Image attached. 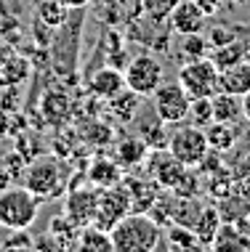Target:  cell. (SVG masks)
Masks as SVG:
<instances>
[{
    "label": "cell",
    "instance_id": "1",
    "mask_svg": "<svg viewBox=\"0 0 250 252\" xmlns=\"http://www.w3.org/2000/svg\"><path fill=\"white\" fill-rule=\"evenodd\" d=\"M114 252H152L160 244V223L146 213H128L109 228Z\"/></svg>",
    "mask_w": 250,
    "mask_h": 252
},
{
    "label": "cell",
    "instance_id": "2",
    "mask_svg": "<svg viewBox=\"0 0 250 252\" xmlns=\"http://www.w3.org/2000/svg\"><path fill=\"white\" fill-rule=\"evenodd\" d=\"M40 202L24 183L19 186H5L0 189V228L5 231H22L30 228L37 220L40 213Z\"/></svg>",
    "mask_w": 250,
    "mask_h": 252
},
{
    "label": "cell",
    "instance_id": "3",
    "mask_svg": "<svg viewBox=\"0 0 250 252\" xmlns=\"http://www.w3.org/2000/svg\"><path fill=\"white\" fill-rule=\"evenodd\" d=\"M24 186L30 189L40 202L56 199L67 186V167L59 159H53V157L35 159L24 170Z\"/></svg>",
    "mask_w": 250,
    "mask_h": 252
},
{
    "label": "cell",
    "instance_id": "4",
    "mask_svg": "<svg viewBox=\"0 0 250 252\" xmlns=\"http://www.w3.org/2000/svg\"><path fill=\"white\" fill-rule=\"evenodd\" d=\"M179 85L186 91L189 98H211L218 91V69L208 56L189 59L179 69Z\"/></svg>",
    "mask_w": 250,
    "mask_h": 252
},
{
    "label": "cell",
    "instance_id": "5",
    "mask_svg": "<svg viewBox=\"0 0 250 252\" xmlns=\"http://www.w3.org/2000/svg\"><path fill=\"white\" fill-rule=\"evenodd\" d=\"M208 135H205V127H197V125H181L168 135V152H171L179 162H184L186 167H197L202 162V157L208 154Z\"/></svg>",
    "mask_w": 250,
    "mask_h": 252
},
{
    "label": "cell",
    "instance_id": "6",
    "mask_svg": "<svg viewBox=\"0 0 250 252\" xmlns=\"http://www.w3.org/2000/svg\"><path fill=\"white\" fill-rule=\"evenodd\" d=\"M165 80V69L152 53H141L131 59L125 66V88H131L139 96H152Z\"/></svg>",
    "mask_w": 250,
    "mask_h": 252
},
{
    "label": "cell",
    "instance_id": "7",
    "mask_svg": "<svg viewBox=\"0 0 250 252\" xmlns=\"http://www.w3.org/2000/svg\"><path fill=\"white\" fill-rule=\"evenodd\" d=\"M189 104H192V98H189L186 91L179 85V80H176V83H165L163 80V85L152 93V112L157 114L165 125H179V122H184L189 117Z\"/></svg>",
    "mask_w": 250,
    "mask_h": 252
},
{
    "label": "cell",
    "instance_id": "8",
    "mask_svg": "<svg viewBox=\"0 0 250 252\" xmlns=\"http://www.w3.org/2000/svg\"><path fill=\"white\" fill-rule=\"evenodd\" d=\"M128 213H133L131 207V196H128V189L123 183L109 189H99V207H96V226L109 231L120 218H125Z\"/></svg>",
    "mask_w": 250,
    "mask_h": 252
},
{
    "label": "cell",
    "instance_id": "9",
    "mask_svg": "<svg viewBox=\"0 0 250 252\" xmlns=\"http://www.w3.org/2000/svg\"><path fill=\"white\" fill-rule=\"evenodd\" d=\"M96 207H99V189L93 186H80L72 189L64 199V215L75 223L77 228L91 226L96 220Z\"/></svg>",
    "mask_w": 250,
    "mask_h": 252
},
{
    "label": "cell",
    "instance_id": "10",
    "mask_svg": "<svg viewBox=\"0 0 250 252\" xmlns=\"http://www.w3.org/2000/svg\"><path fill=\"white\" fill-rule=\"evenodd\" d=\"M149 178L157 183L163 191H173L179 186V181L186 175V165L179 162L176 157L168 152V149H152V157H149Z\"/></svg>",
    "mask_w": 250,
    "mask_h": 252
},
{
    "label": "cell",
    "instance_id": "11",
    "mask_svg": "<svg viewBox=\"0 0 250 252\" xmlns=\"http://www.w3.org/2000/svg\"><path fill=\"white\" fill-rule=\"evenodd\" d=\"M168 24H171L176 35H194V32L205 30L208 16L194 0H179L176 8L171 11V16H168Z\"/></svg>",
    "mask_w": 250,
    "mask_h": 252
},
{
    "label": "cell",
    "instance_id": "12",
    "mask_svg": "<svg viewBox=\"0 0 250 252\" xmlns=\"http://www.w3.org/2000/svg\"><path fill=\"white\" fill-rule=\"evenodd\" d=\"M96 5V13L104 24L120 27V24H131L139 13H144L141 0H91Z\"/></svg>",
    "mask_w": 250,
    "mask_h": 252
},
{
    "label": "cell",
    "instance_id": "13",
    "mask_svg": "<svg viewBox=\"0 0 250 252\" xmlns=\"http://www.w3.org/2000/svg\"><path fill=\"white\" fill-rule=\"evenodd\" d=\"M123 88H125V74L120 72L117 66H112V64L104 66V69H99V72L91 77V83H88L91 96L104 98V101H109L112 96H117Z\"/></svg>",
    "mask_w": 250,
    "mask_h": 252
},
{
    "label": "cell",
    "instance_id": "14",
    "mask_svg": "<svg viewBox=\"0 0 250 252\" xmlns=\"http://www.w3.org/2000/svg\"><path fill=\"white\" fill-rule=\"evenodd\" d=\"M88 181L96 189H109L123 183V167L114 157H96L88 167Z\"/></svg>",
    "mask_w": 250,
    "mask_h": 252
},
{
    "label": "cell",
    "instance_id": "15",
    "mask_svg": "<svg viewBox=\"0 0 250 252\" xmlns=\"http://www.w3.org/2000/svg\"><path fill=\"white\" fill-rule=\"evenodd\" d=\"M218 91L232 96H245L250 91V61H240L234 66L218 69Z\"/></svg>",
    "mask_w": 250,
    "mask_h": 252
},
{
    "label": "cell",
    "instance_id": "16",
    "mask_svg": "<svg viewBox=\"0 0 250 252\" xmlns=\"http://www.w3.org/2000/svg\"><path fill=\"white\" fill-rule=\"evenodd\" d=\"M123 186L128 189L133 213H146V210H152V204L157 202V196H160V186L154 181H139V178L125 181L123 178Z\"/></svg>",
    "mask_w": 250,
    "mask_h": 252
},
{
    "label": "cell",
    "instance_id": "17",
    "mask_svg": "<svg viewBox=\"0 0 250 252\" xmlns=\"http://www.w3.org/2000/svg\"><path fill=\"white\" fill-rule=\"evenodd\" d=\"M146 152H149V146L144 144L141 135H128V138L117 141V146H114V159L120 162L123 170H131V167H136L144 162Z\"/></svg>",
    "mask_w": 250,
    "mask_h": 252
},
{
    "label": "cell",
    "instance_id": "18",
    "mask_svg": "<svg viewBox=\"0 0 250 252\" xmlns=\"http://www.w3.org/2000/svg\"><path fill=\"white\" fill-rule=\"evenodd\" d=\"M213 104V120L215 122H234L237 125L242 117V96H232V93H221L215 91L211 96Z\"/></svg>",
    "mask_w": 250,
    "mask_h": 252
},
{
    "label": "cell",
    "instance_id": "19",
    "mask_svg": "<svg viewBox=\"0 0 250 252\" xmlns=\"http://www.w3.org/2000/svg\"><path fill=\"white\" fill-rule=\"evenodd\" d=\"M77 250H83V252H114L109 231L99 228L96 223L83 226L80 228V236H77Z\"/></svg>",
    "mask_w": 250,
    "mask_h": 252
},
{
    "label": "cell",
    "instance_id": "20",
    "mask_svg": "<svg viewBox=\"0 0 250 252\" xmlns=\"http://www.w3.org/2000/svg\"><path fill=\"white\" fill-rule=\"evenodd\" d=\"M205 135H208V144H211V149H215V152L224 154L226 149H232L234 144H237V125L234 122H211V125H205Z\"/></svg>",
    "mask_w": 250,
    "mask_h": 252
},
{
    "label": "cell",
    "instance_id": "21",
    "mask_svg": "<svg viewBox=\"0 0 250 252\" xmlns=\"http://www.w3.org/2000/svg\"><path fill=\"white\" fill-rule=\"evenodd\" d=\"M218 228H221V218L218 213H215L213 207H202V213L197 218V223H194V234H197V242H200V247H211L213 239H215V234H218Z\"/></svg>",
    "mask_w": 250,
    "mask_h": 252
},
{
    "label": "cell",
    "instance_id": "22",
    "mask_svg": "<svg viewBox=\"0 0 250 252\" xmlns=\"http://www.w3.org/2000/svg\"><path fill=\"white\" fill-rule=\"evenodd\" d=\"M215 64V69H226V66H234L245 59V40H232V43L221 45V48H213V53L208 56Z\"/></svg>",
    "mask_w": 250,
    "mask_h": 252
},
{
    "label": "cell",
    "instance_id": "23",
    "mask_svg": "<svg viewBox=\"0 0 250 252\" xmlns=\"http://www.w3.org/2000/svg\"><path fill=\"white\" fill-rule=\"evenodd\" d=\"M48 234L59 242V247H77L80 228L62 213V215H56V218H53V220L48 223Z\"/></svg>",
    "mask_w": 250,
    "mask_h": 252
},
{
    "label": "cell",
    "instance_id": "24",
    "mask_svg": "<svg viewBox=\"0 0 250 252\" xmlns=\"http://www.w3.org/2000/svg\"><path fill=\"white\" fill-rule=\"evenodd\" d=\"M109 101H112V112L120 117V122H131L139 114V93H133L131 88H123Z\"/></svg>",
    "mask_w": 250,
    "mask_h": 252
},
{
    "label": "cell",
    "instance_id": "25",
    "mask_svg": "<svg viewBox=\"0 0 250 252\" xmlns=\"http://www.w3.org/2000/svg\"><path fill=\"white\" fill-rule=\"evenodd\" d=\"M67 11H70V8H67L62 0H35V19L51 24L53 30H56V27H62Z\"/></svg>",
    "mask_w": 250,
    "mask_h": 252
},
{
    "label": "cell",
    "instance_id": "26",
    "mask_svg": "<svg viewBox=\"0 0 250 252\" xmlns=\"http://www.w3.org/2000/svg\"><path fill=\"white\" fill-rule=\"evenodd\" d=\"M27 77H30V61L22 59V56H11L3 66H0V80H3V85H19V83H24Z\"/></svg>",
    "mask_w": 250,
    "mask_h": 252
},
{
    "label": "cell",
    "instance_id": "27",
    "mask_svg": "<svg viewBox=\"0 0 250 252\" xmlns=\"http://www.w3.org/2000/svg\"><path fill=\"white\" fill-rule=\"evenodd\" d=\"M165 234H168V244H171L173 250H197V247H200L197 234H194L192 228H186V226L171 223Z\"/></svg>",
    "mask_w": 250,
    "mask_h": 252
},
{
    "label": "cell",
    "instance_id": "28",
    "mask_svg": "<svg viewBox=\"0 0 250 252\" xmlns=\"http://www.w3.org/2000/svg\"><path fill=\"white\" fill-rule=\"evenodd\" d=\"M141 138H144V144L149 149H168V135H165V122L154 114L152 122H146L144 127H141Z\"/></svg>",
    "mask_w": 250,
    "mask_h": 252
},
{
    "label": "cell",
    "instance_id": "29",
    "mask_svg": "<svg viewBox=\"0 0 250 252\" xmlns=\"http://www.w3.org/2000/svg\"><path fill=\"white\" fill-rule=\"evenodd\" d=\"M181 37V53H184V59H202L208 56V40L202 32H194V35H179Z\"/></svg>",
    "mask_w": 250,
    "mask_h": 252
},
{
    "label": "cell",
    "instance_id": "30",
    "mask_svg": "<svg viewBox=\"0 0 250 252\" xmlns=\"http://www.w3.org/2000/svg\"><path fill=\"white\" fill-rule=\"evenodd\" d=\"M186 120L192 122V125H197V127L211 125V122H213V104H211V98H192Z\"/></svg>",
    "mask_w": 250,
    "mask_h": 252
},
{
    "label": "cell",
    "instance_id": "31",
    "mask_svg": "<svg viewBox=\"0 0 250 252\" xmlns=\"http://www.w3.org/2000/svg\"><path fill=\"white\" fill-rule=\"evenodd\" d=\"M176 3H179V0H141L146 16L165 19V22H168V16H171V11L176 8Z\"/></svg>",
    "mask_w": 250,
    "mask_h": 252
},
{
    "label": "cell",
    "instance_id": "32",
    "mask_svg": "<svg viewBox=\"0 0 250 252\" xmlns=\"http://www.w3.org/2000/svg\"><path fill=\"white\" fill-rule=\"evenodd\" d=\"M208 45H211V51L213 48H221V45H226V43H232V40H237V35H234V30H229V27H221V24H215L208 30Z\"/></svg>",
    "mask_w": 250,
    "mask_h": 252
},
{
    "label": "cell",
    "instance_id": "33",
    "mask_svg": "<svg viewBox=\"0 0 250 252\" xmlns=\"http://www.w3.org/2000/svg\"><path fill=\"white\" fill-rule=\"evenodd\" d=\"M32 242L35 239H30L27 228H22V231H11V236L3 242V247L5 250H32Z\"/></svg>",
    "mask_w": 250,
    "mask_h": 252
},
{
    "label": "cell",
    "instance_id": "34",
    "mask_svg": "<svg viewBox=\"0 0 250 252\" xmlns=\"http://www.w3.org/2000/svg\"><path fill=\"white\" fill-rule=\"evenodd\" d=\"M194 3H197L200 8L205 11V16H208V19H213L215 13L221 11V0H194Z\"/></svg>",
    "mask_w": 250,
    "mask_h": 252
},
{
    "label": "cell",
    "instance_id": "35",
    "mask_svg": "<svg viewBox=\"0 0 250 252\" xmlns=\"http://www.w3.org/2000/svg\"><path fill=\"white\" fill-rule=\"evenodd\" d=\"M13 56V51H11V45L8 43H3V40H0V66L5 64V61H8Z\"/></svg>",
    "mask_w": 250,
    "mask_h": 252
},
{
    "label": "cell",
    "instance_id": "36",
    "mask_svg": "<svg viewBox=\"0 0 250 252\" xmlns=\"http://www.w3.org/2000/svg\"><path fill=\"white\" fill-rule=\"evenodd\" d=\"M242 117L250 122V91L245 93V96H242Z\"/></svg>",
    "mask_w": 250,
    "mask_h": 252
},
{
    "label": "cell",
    "instance_id": "37",
    "mask_svg": "<svg viewBox=\"0 0 250 252\" xmlns=\"http://www.w3.org/2000/svg\"><path fill=\"white\" fill-rule=\"evenodd\" d=\"M62 3L67 5V8H85L91 0H62Z\"/></svg>",
    "mask_w": 250,
    "mask_h": 252
},
{
    "label": "cell",
    "instance_id": "38",
    "mask_svg": "<svg viewBox=\"0 0 250 252\" xmlns=\"http://www.w3.org/2000/svg\"><path fill=\"white\" fill-rule=\"evenodd\" d=\"M245 59L250 61V30H248V40H245Z\"/></svg>",
    "mask_w": 250,
    "mask_h": 252
},
{
    "label": "cell",
    "instance_id": "39",
    "mask_svg": "<svg viewBox=\"0 0 250 252\" xmlns=\"http://www.w3.org/2000/svg\"><path fill=\"white\" fill-rule=\"evenodd\" d=\"M234 3H245V0H234Z\"/></svg>",
    "mask_w": 250,
    "mask_h": 252
},
{
    "label": "cell",
    "instance_id": "40",
    "mask_svg": "<svg viewBox=\"0 0 250 252\" xmlns=\"http://www.w3.org/2000/svg\"><path fill=\"white\" fill-rule=\"evenodd\" d=\"M221 3H224V0H221Z\"/></svg>",
    "mask_w": 250,
    "mask_h": 252
}]
</instances>
